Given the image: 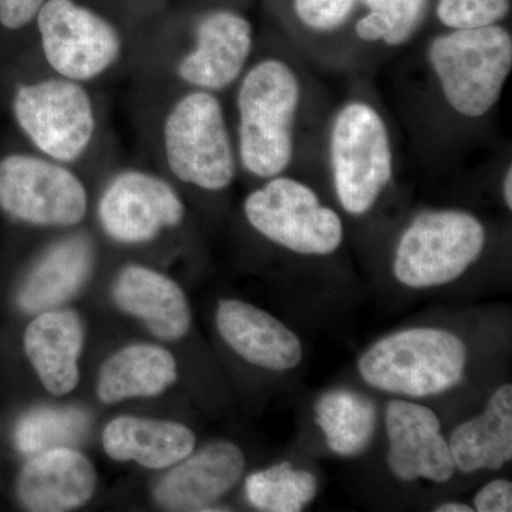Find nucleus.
<instances>
[{"label": "nucleus", "mask_w": 512, "mask_h": 512, "mask_svg": "<svg viewBox=\"0 0 512 512\" xmlns=\"http://www.w3.org/2000/svg\"><path fill=\"white\" fill-rule=\"evenodd\" d=\"M302 89L298 74L281 59L256 63L239 86V157L249 173H284L295 150V121Z\"/></svg>", "instance_id": "f257e3e1"}, {"label": "nucleus", "mask_w": 512, "mask_h": 512, "mask_svg": "<svg viewBox=\"0 0 512 512\" xmlns=\"http://www.w3.org/2000/svg\"><path fill=\"white\" fill-rule=\"evenodd\" d=\"M429 63L448 106L480 119L494 109L512 69V37L503 26L450 29L434 37Z\"/></svg>", "instance_id": "f03ea898"}, {"label": "nucleus", "mask_w": 512, "mask_h": 512, "mask_svg": "<svg viewBox=\"0 0 512 512\" xmlns=\"http://www.w3.org/2000/svg\"><path fill=\"white\" fill-rule=\"evenodd\" d=\"M467 348L448 330L413 328L380 339L360 356V376L383 392L429 397L463 382Z\"/></svg>", "instance_id": "7ed1b4c3"}, {"label": "nucleus", "mask_w": 512, "mask_h": 512, "mask_svg": "<svg viewBox=\"0 0 512 512\" xmlns=\"http://www.w3.org/2000/svg\"><path fill=\"white\" fill-rule=\"evenodd\" d=\"M333 187L343 210L363 215L375 207L393 177V148L372 104L350 101L333 120L329 137Z\"/></svg>", "instance_id": "20e7f679"}, {"label": "nucleus", "mask_w": 512, "mask_h": 512, "mask_svg": "<svg viewBox=\"0 0 512 512\" xmlns=\"http://www.w3.org/2000/svg\"><path fill=\"white\" fill-rule=\"evenodd\" d=\"M485 241L484 225L470 212H423L400 238L394 275L400 284L414 289L450 284L480 258Z\"/></svg>", "instance_id": "39448f33"}, {"label": "nucleus", "mask_w": 512, "mask_h": 512, "mask_svg": "<svg viewBox=\"0 0 512 512\" xmlns=\"http://www.w3.org/2000/svg\"><path fill=\"white\" fill-rule=\"evenodd\" d=\"M164 147L171 173L183 183L222 191L234 181L237 163L224 110L207 90L175 103L164 124Z\"/></svg>", "instance_id": "423d86ee"}, {"label": "nucleus", "mask_w": 512, "mask_h": 512, "mask_svg": "<svg viewBox=\"0 0 512 512\" xmlns=\"http://www.w3.org/2000/svg\"><path fill=\"white\" fill-rule=\"evenodd\" d=\"M245 215L266 239L299 255L325 256L343 241L339 214L320 202L309 185L295 178H269L248 195Z\"/></svg>", "instance_id": "0eeeda50"}, {"label": "nucleus", "mask_w": 512, "mask_h": 512, "mask_svg": "<svg viewBox=\"0 0 512 512\" xmlns=\"http://www.w3.org/2000/svg\"><path fill=\"white\" fill-rule=\"evenodd\" d=\"M13 111L23 133L47 157L72 163L92 143V99L79 82L49 79L19 87Z\"/></svg>", "instance_id": "6e6552de"}, {"label": "nucleus", "mask_w": 512, "mask_h": 512, "mask_svg": "<svg viewBox=\"0 0 512 512\" xmlns=\"http://www.w3.org/2000/svg\"><path fill=\"white\" fill-rule=\"evenodd\" d=\"M36 18L47 63L64 79H96L119 60L116 28L73 0H46Z\"/></svg>", "instance_id": "1a4fd4ad"}, {"label": "nucleus", "mask_w": 512, "mask_h": 512, "mask_svg": "<svg viewBox=\"0 0 512 512\" xmlns=\"http://www.w3.org/2000/svg\"><path fill=\"white\" fill-rule=\"evenodd\" d=\"M0 207L29 224L70 227L86 215L87 192L63 165L13 154L0 160Z\"/></svg>", "instance_id": "9d476101"}, {"label": "nucleus", "mask_w": 512, "mask_h": 512, "mask_svg": "<svg viewBox=\"0 0 512 512\" xmlns=\"http://www.w3.org/2000/svg\"><path fill=\"white\" fill-rule=\"evenodd\" d=\"M99 215L111 238L141 244L157 237L161 229L180 224L184 205L167 181L127 171L117 175L101 195Z\"/></svg>", "instance_id": "9b49d317"}, {"label": "nucleus", "mask_w": 512, "mask_h": 512, "mask_svg": "<svg viewBox=\"0 0 512 512\" xmlns=\"http://www.w3.org/2000/svg\"><path fill=\"white\" fill-rule=\"evenodd\" d=\"M387 464L403 481L447 483L456 473L437 414L421 404L393 400L386 409Z\"/></svg>", "instance_id": "f8f14e48"}, {"label": "nucleus", "mask_w": 512, "mask_h": 512, "mask_svg": "<svg viewBox=\"0 0 512 512\" xmlns=\"http://www.w3.org/2000/svg\"><path fill=\"white\" fill-rule=\"evenodd\" d=\"M254 36L247 19L218 10L201 20L195 46L178 64L181 79L200 90L215 92L241 76L251 56Z\"/></svg>", "instance_id": "ddd939ff"}, {"label": "nucleus", "mask_w": 512, "mask_h": 512, "mask_svg": "<svg viewBox=\"0 0 512 512\" xmlns=\"http://www.w3.org/2000/svg\"><path fill=\"white\" fill-rule=\"evenodd\" d=\"M245 457L241 448L218 441L185 457L157 485L154 497L170 511H207L241 480Z\"/></svg>", "instance_id": "4468645a"}, {"label": "nucleus", "mask_w": 512, "mask_h": 512, "mask_svg": "<svg viewBox=\"0 0 512 512\" xmlns=\"http://www.w3.org/2000/svg\"><path fill=\"white\" fill-rule=\"evenodd\" d=\"M217 328L229 348L252 365L285 372L301 363L298 336L268 312L247 302L221 301Z\"/></svg>", "instance_id": "2eb2a0df"}, {"label": "nucleus", "mask_w": 512, "mask_h": 512, "mask_svg": "<svg viewBox=\"0 0 512 512\" xmlns=\"http://www.w3.org/2000/svg\"><path fill=\"white\" fill-rule=\"evenodd\" d=\"M96 488L92 463L70 447L36 454L23 468L19 497L30 511L74 510L90 500Z\"/></svg>", "instance_id": "dca6fc26"}, {"label": "nucleus", "mask_w": 512, "mask_h": 512, "mask_svg": "<svg viewBox=\"0 0 512 512\" xmlns=\"http://www.w3.org/2000/svg\"><path fill=\"white\" fill-rule=\"evenodd\" d=\"M121 311L143 320L157 338L177 340L187 335L191 309L187 296L173 279L144 266H128L114 285Z\"/></svg>", "instance_id": "f3484780"}, {"label": "nucleus", "mask_w": 512, "mask_h": 512, "mask_svg": "<svg viewBox=\"0 0 512 512\" xmlns=\"http://www.w3.org/2000/svg\"><path fill=\"white\" fill-rule=\"evenodd\" d=\"M83 325L72 311H45L25 333V350L43 386L56 396L74 390L79 382Z\"/></svg>", "instance_id": "a211bd4d"}, {"label": "nucleus", "mask_w": 512, "mask_h": 512, "mask_svg": "<svg viewBox=\"0 0 512 512\" xmlns=\"http://www.w3.org/2000/svg\"><path fill=\"white\" fill-rule=\"evenodd\" d=\"M106 453L117 461H136L141 466L163 470L190 456L195 434L174 421L117 417L103 431Z\"/></svg>", "instance_id": "6ab92c4d"}, {"label": "nucleus", "mask_w": 512, "mask_h": 512, "mask_svg": "<svg viewBox=\"0 0 512 512\" xmlns=\"http://www.w3.org/2000/svg\"><path fill=\"white\" fill-rule=\"evenodd\" d=\"M456 470H500L512 458V386L504 384L488 400L484 413L464 421L451 434Z\"/></svg>", "instance_id": "aec40b11"}, {"label": "nucleus", "mask_w": 512, "mask_h": 512, "mask_svg": "<svg viewBox=\"0 0 512 512\" xmlns=\"http://www.w3.org/2000/svg\"><path fill=\"white\" fill-rule=\"evenodd\" d=\"M175 380L177 363L168 350L134 345L107 360L101 369L97 393L101 402L117 403L131 397L157 396Z\"/></svg>", "instance_id": "412c9836"}, {"label": "nucleus", "mask_w": 512, "mask_h": 512, "mask_svg": "<svg viewBox=\"0 0 512 512\" xmlns=\"http://www.w3.org/2000/svg\"><path fill=\"white\" fill-rule=\"evenodd\" d=\"M92 262V247L87 239H64L33 269L20 291V305L29 312L50 311L62 305L86 281Z\"/></svg>", "instance_id": "4be33fe9"}, {"label": "nucleus", "mask_w": 512, "mask_h": 512, "mask_svg": "<svg viewBox=\"0 0 512 512\" xmlns=\"http://www.w3.org/2000/svg\"><path fill=\"white\" fill-rule=\"evenodd\" d=\"M315 414L326 443L339 456H356L372 440L375 406L360 394L348 390L323 394L315 404Z\"/></svg>", "instance_id": "5701e85b"}, {"label": "nucleus", "mask_w": 512, "mask_h": 512, "mask_svg": "<svg viewBox=\"0 0 512 512\" xmlns=\"http://www.w3.org/2000/svg\"><path fill=\"white\" fill-rule=\"evenodd\" d=\"M245 491L259 511L299 512L318 493V480L311 471L296 470L289 461H284L251 474Z\"/></svg>", "instance_id": "b1692460"}, {"label": "nucleus", "mask_w": 512, "mask_h": 512, "mask_svg": "<svg viewBox=\"0 0 512 512\" xmlns=\"http://www.w3.org/2000/svg\"><path fill=\"white\" fill-rule=\"evenodd\" d=\"M89 419L79 409H40L20 421L16 444L22 453L33 454L79 443Z\"/></svg>", "instance_id": "393cba45"}, {"label": "nucleus", "mask_w": 512, "mask_h": 512, "mask_svg": "<svg viewBox=\"0 0 512 512\" xmlns=\"http://www.w3.org/2000/svg\"><path fill=\"white\" fill-rule=\"evenodd\" d=\"M369 13L356 23V35L367 43L400 46L419 28L427 0H366Z\"/></svg>", "instance_id": "a878e982"}, {"label": "nucleus", "mask_w": 512, "mask_h": 512, "mask_svg": "<svg viewBox=\"0 0 512 512\" xmlns=\"http://www.w3.org/2000/svg\"><path fill=\"white\" fill-rule=\"evenodd\" d=\"M510 0H439L437 16L448 29L497 25L508 15Z\"/></svg>", "instance_id": "bb28decb"}, {"label": "nucleus", "mask_w": 512, "mask_h": 512, "mask_svg": "<svg viewBox=\"0 0 512 512\" xmlns=\"http://www.w3.org/2000/svg\"><path fill=\"white\" fill-rule=\"evenodd\" d=\"M359 0H293L296 16L311 30L333 32L345 25Z\"/></svg>", "instance_id": "cd10ccee"}, {"label": "nucleus", "mask_w": 512, "mask_h": 512, "mask_svg": "<svg viewBox=\"0 0 512 512\" xmlns=\"http://www.w3.org/2000/svg\"><path fill=\"white\" fill-rule=\"evenodd\" d=\"M46 0H0V25L10 30L28 26Z\"/></svg>", "instance_id": "c85d7f7f"}, {"label": "nucleus", "mask_w": 512, "mask_h": 512, "mask_svg": "<svg viewBox=\"0 0 512 512\" xmlns=\"http://www.w3.org/2000/svg\"><path fill=\"white\" fill-rule=\"evenodd\" d=\"M480 512H511L512 484L507 480H495L481 488L474 500Z\"/></svg>", "instance_id": "c756f323"}, {"label": "nucleus", "mask_w": 512, "mask_h": 512, "mask_svg": "<svg viewBox=\"0 0 512 512\" xmlns=\"http://www.w3.org/2000/svg\"><path fill=\"white\" fill-rule=\"evenodd\" d=\"M512 170L511 165L508 167V170L505 171L504 181H503V195L504 202L507 205L508 210L512 208Z\"/></svg>", "instance_id": "7c9ffc66"}, {"label": "nucleus", "mask_w": 512, "mask_h": 512, "mask_svg": "<svg viewBox=\"0 0 512 512\" xmlns=\"http://www.w3.org/2000/svg\"><path fill=\"white\" fill-rule=\"evenodd\" d=\"M437 512H471L474 511L473 507L463 503H446L437 505Z\"/></svg>", "instance_id": "2f4dec72"}]
</instances>
